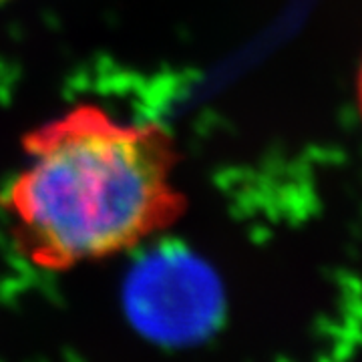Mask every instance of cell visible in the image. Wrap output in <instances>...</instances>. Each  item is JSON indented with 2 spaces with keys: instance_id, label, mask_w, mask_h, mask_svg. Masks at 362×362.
I'll return each mask as SVG.
<instances>
[{
  "instance_id": "obj_1",
  "label": "cell",
  "mask_w": 362,
  "mask_h": 362,
  "mask_svg": "<svg viewBox=\"0 0 362 362\" xmlns=\"http://www.w3.org/2000/svg\"><path fill=\"white\" fill-rule=\"evenodd\" d=\"M6 194L18 252L51 272L129 252L177 221L175 147L157 125H125L81 105L30 131Z\"/></svg>"
},
{
  "instance_id": "obj_3",
  "label": "cell",
  "mask_w": 362,
  "mask_h": 362,
  "mask_svg": "<svg viewBox=\"0 0 362 362\" xmlns=\"http://www.w3.org/2000/svg\"><path fill=\"white\" fill-rule=\"evenodd\" d=\"M356 93H358V107H361V115H362V65H361V71H358V85H356Z\"/></svg>"
},
{
  "instance_id": "obj_2",
  "label": "cell",
  "mask_w": 362,
  "mask_h": 362,
  "mask_svg": "<svg viewBox=\"0 0 362 362\" xmlns=\"http://www.w3.org/2000/svg\"><path fill=\"white\" fill-rule=\"evenodd\" d=\"M129 306L163 337L194 332L214 306L218 284L206 264L183 247L165 246L135 266L127 284Z\"/></svg>"
}]
</instances>
